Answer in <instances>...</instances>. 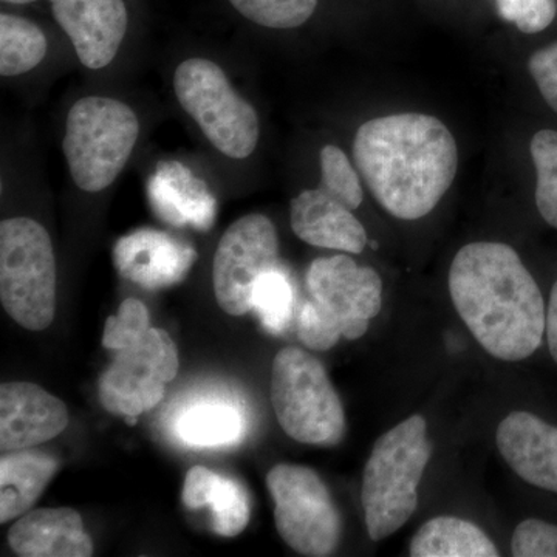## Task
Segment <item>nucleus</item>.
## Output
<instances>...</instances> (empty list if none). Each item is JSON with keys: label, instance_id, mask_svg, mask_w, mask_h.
I'll use <instances>...</instances> for the list:
<instances>
[{"label": "nucleus", "instance_id": "22", "mask_svg": "<svg viewBox=\"0 0 557 557\" xmlns=\"http://www.w3.org/2000/svg\"><path fill=\"white\" fill-rule=\"evenodd\" d=\"M47 54V38L35 22L3 13L0 16V75H24Z\"/></svg>", "mask_w": 557, "mask_h": 557}, {"label": "nucleus", "instance_id": "7", "mask_svg": "<svg viewBox=\"0 0 557 557\" xmlns=\"http://www.w3.org/2000/svg\"><path fill=\"white\" fill-rule=\"evenodd\" d=\"M0 300L21 327L49 329L57 313V259L50 234L36 220L0 223Z\"/></svg>", "mask_w": 557, "mask_h": 557}, {"label": "nucleus", "instance_id": "9", "mask_svg": "<svg viewBox=\"0 0 557 557\" xmlns=\"http://www.w3.org/2000/svg\"><path fill=\"white\" fill-rule=\"evenodd\" d=\"M278 536L302 556L325 557L339 547L343 519L318 472L276 465L267 475Z\"/></svg>", "mask_w": 557, "mask_h": 557}, {"label": "nucleus", "instance_id": "3", "mask_svg": "<svg viewBox=\"0 0 557 557\" xmlns=\"http://www.w3.org/2000/svg\"><path fill=\"white\" fill-rule=\"evenodd\" d=\"M307 287L311 300L300 309L298 336L310 350H330L341 338H361L383 307L380 274L346 255L313 260Z\"/></svg>", "mask_w": 557, "mask_h": 557}, {"label": "nucleus", "instance_id": "16", "mask_svg": "<svg viewBox=\"0 0 557 557\" xmlns=\"http://www.w3.org/2000/svg\"><path fill=\"white\" fill-rule=\"evenodd\" d=\"M196 251L157 231L143 230L123 237L115 247L116 270L148 289L171 287L188 273Z\"/></svg>", "mask_w": 557, "mask_h": 557}, {"label": "nucleus", "instance_id": "8", "mask_svg": "<svg viewBox=\"0 0 557 557\" xmlns=\"http://www.w3.org/2000/svg\"><path fill=\"white\" fill-rule=\"evenodd\" d=\"M175 97L208 141L233 160L255 153L260 138L256 109L231 86L215 62L190 58L175 69Z\"/></svg>", "mask_w": 557, "mask_h": 557}, {"label": "nucleus", "instance_id": "5", "mask_svg": "<svg viewBox=\"0 0 557 557\" xmlns=\"http://www.w3.org/2000/svg\"><path fill=\"white\" fill-rule=\"evenodd\" d=\"M270 397L277 423L295 442L335 446L346 434V413L327 370L302 348L277 351L271 368Z\"/></svg>", "mask_w": 557, "mask_h": 557}, {"label": "nucleus", "instance_id": "21", "mask_svg": "<svg viewBox=\"0 0 557 557\" xmlns=\"http://www.w3.org/2000/svg\"><path fill=\"white\" fill-rule=\"evenodd\" d=\"M177 434L197 448L234 445L244 437L245 418L228 403H197L180 416Z\"/></svg>", "mask_w": 557, "mask_h": 557}, {"label": "nucleus", "instance_id": "24", "mask_svg": "<svg viewBox=\"0 0 557 557\" xmlns=\"http://www.w3.org/2000/svg\"><path fill=\"white\" fill-rule=\"evenodd\" d=\"M321 163V183L319 189L324 190L333 200L357 211L364 199L361 180L346 152L338 146L327 145L319 152Z\"/></svg>", "mask_w": 557, "mask_h": 557}, {"label": "nucleus", "instance_id": "20", "mask_svg": "<svg viewBox=\"0 0 557 557\" xmlns=\"http://www.w3.org/2000/svg\"><path fill=\"white\" fill-rule=\"evenodd\" d=\"M412 557H497L494 542L468 520L440 516L424 523L410 542Z\"/></svg>", "mask_w": 557, "mask_h": 557}, {"label": "nucleus", "instance_id": "4", "mask_svg": "<svg viewBox=\"0 0 557 557\" xmlns=\"http://www.w3.org/2000/svg\"><path fill=\"white\" fill-rule=\"evenodd\" d=\"M429 460L428 423L421 416L409 417L376 440L366 463L361 491L372 541L392 536L412 518Z\"/></svg>", "mask_w": 557, "mask_h": 557}, {"label": "nucleus", "instance_id": "31", "mask_svg": "<svg viewBox=\"0 0 557 557\" xmlns=\"http://www.w3.org/2000/svg\"><path fill=\"white\" fill-rule=\"evenodd\" d=\"M545 332H547L549 354L557 364V281L553 285L552 296H549Z\"/></svg>", "mask_w": 557, "mask_h": 557}, {"label": "nucleus", "instance_id": "14", "mask_svg": "<svg viewBox=\"0 0 557 557\" xmlns=\"http://www.w3.org/2000/svg\"><path fill=\"white\" fill-rule=\"evenodd\" d=\"M497 448L530 485L557 494V428L530 412H512L498 424Z\"/></svg>", "mask_w": 557, "mask_h": 557}, {"label": "nucleus", "instance_id": "29", "mask_svg": "<svg viewBox=\"0 0 557 557\" xmlns=\"http://www.w3.org/2000/svg\"><path fill=\"white\" fill-rule=\"evenodd\" d=\"M511 553L516 557H557V525L523 520L512 534Z\"/></svg>", "mask_w": 557, "mask_h": 557}, {"label": "nucleus", "instance_id": "19", "mask_svg": "<svg viewBox=\"0 0 557 557\" xmlns=\"http://www.w3.org/2000/svg\"><path fill=\"white\" fill-rule=\"evenodd\" d=\"M58 469L60 461L40 450L7 453L0 460V523L30 511Z\"/></svg>", "mask_w": 557, "mask_h": 557}, {"label": "nucleus", "instance_id": "15", "mask_svg": "<svg viewBox=\"0 0 557 557\" xmlns=\"http://www.w3.org/2000/svg\"><path fill=\"white\" fill-rule=\"evenodd\" d=\"M293 233L311 247L359 255L368 247V233L354 211L324 190L307 189L289 205Z\"/></svg>", "mask_w": 557, "mask_h": 557}, {"label": "nucleus", "instance_id": "17", "mask_svg": "<svg viewBox=\"0 0 557 557\" xmlns=\"http://www.w3.org/2000/svg\"><path fill=\"white\" fill-rule=\"evenodd\" d=\"M9 545L22 557H90L94 544L72 508L30 509L10 528Z\"/></svg>", "mask_w": 557, "mask_h": 557}, {"label": "nucleus", "instance_id": "2", "mask_svg": "<svg viewBox=\"0 0 557 557\" xmlns=\"http://www.w3.org/2000/svg\"><path fill=\"white\" fill-rule=\"evenodd\" d=\"M449 293L458 317L491 357L522 361L541 346L544 298L509 245L474 242L461 248L450 263Z\"/></svg>", "mask_w": 557, "mask_h": 557}, {"label": "nucleus", "instance_id": "25", "mask_svg": "<svg viewBox=\"0 0 557 557\" xmlns=\"http://www.w3.org/2000/svg\"><path fill=\"white\" fill-rule=\"evenodd\" d=\"M230 3L245 20L274 30L300 27L318 7V0H230Z\"/></svg>", "mask_w": 557, "mask_h": 557}, {"label": "nucleus", "instance_id": "26", "mask_svg": "<svg viewBox=\"0 0 557 557\" xmlns=\"http://www.w3.org/2000/svg\"><path fill=\"white\" fill-rule=\"evenodd\" d=\"M252 310L271 333L284 332L293 313V289L277 269L259 278L252 296Z\"/></svg>", "mask_w": 557, "mask_h": 557}, {"label": "nucleus", "instance_id": "11", "mask_svg": "<svg viewBox=\"0 0 557 557\" xmlns=\"http://www.w3.org/2000/svg\"><path fill=\"white\" fill-rule=\"evenodd\" d=\"M276 226L267 215L237 219L220 237L212 262V287L220 309L231 317L252 310L259 278L277 269Z\"/></svg>", "mask_w": 557, "mask_h": 557}, {"label": "nucleus", "instance_id": "32", "mask_svg": "<svg viewBox=\"0 0 557 557\" xmlns=\"http://www.w3.org/2000/svg\"><path fill=\"white\" fill-rule=\"evenodd\" d=\"M2 2L16 3V5H25V3H33L36 0H2Z\"/></svg>", "mask_w": 557, "mask_h": 557}, {"label": "nucleus", "instance_id": "23", "mask_svg": "<svg viewBox=\"0 0 557 557\" xmlns=\"http://www.w3.org/2000/svg\"><path fill=\"white\" fill-rule=\"evenodd\" d=\"M530 152L537 175L539 214L557 230V132L539 131L531 139Z\"/></svg>", "mask_w": 557, "mask_h": 557}, {"label": "nucleus", "instance_id": "6", "mask_svg": "<svg viewBox=\"0 0 557 557\" xmlns=\"http://www.w3.org/2000/svg\"><path fill=\"white\" fill-rule=\"evenodd\" d=\"M138 137L137 113L124 102L106 97L76 101L62 143L75 185L91 194L108 189L126 168Z\"/></svg>", "mask_w": 557, "mask_h": 557}, {"label": "nucleus", "instance_id": "13", "mask_svg": "<svg viewBox=\"0 0 557 557\" xmlns=\"http://www.w3.org/2000/svg\"><path fill=\"white\" fill-rule=\"evenodd\" d=\"M69 409L46 388L25 381L0 386V449H32L69 426Z\"/></svg>", "mask_w": 557, "mask_h": 557}, {"label": "nucleus", "instance_id": "1", "mask_svg": "<svg viewBox=\"0 0 557 557\" xmlns=\"http://www.w3.org/2000/svg\"><path fill=\"white\" fill-rule=\"evenodd\" d=\"M355 166L388 214L418 220L431 214L456 180V138L437 116L397 113L359 127Z\"/></svg>", "mask_w": 557, "mask_h": 557}, {"label": "nucleus", "instance_id": "18", "mask_svg": "<svg viewBox=\"0 0 557 557\" xmlns=\"http://www.w3.org/2000/svg\"><path fill=\"white\" fill-rule=\"evenodd\" d=\"M182 500L189 509L209 507L212 530L222 537L239 536L251 518L245 487L237 480L223 478L200 465L190 468L186 474Z\"/></svg>", "mask_w": 557, "mask_h": 557}, {"label": "nucleus", "instance_id": "28", "mask_svg": "<svg viewBox=\"0 0 557 557\" xmlns=\"http://www.w3.org/2000/svg\"><path fill=\"white\" fill-rule=\"evenodd\" d=\"M498 16L527 35L544 32L557 14L556 0H497Z\"/></svg>", "mask_w": 557, "mask_h": 557}, {"label": "nucleus", "instance_id": "30", "mask_svg": "<svg viewBox=\"0 0 557 557\" xmlns=\"http://www.w3.org/2000/svg\"><path fill=\"white\" fill-rule=\"evenodd\" d=\"M528 70L544 100L557 113V42L537 50L528 61Z\"/></svg>", "mask_w": 557, "mask_h": 557}, {"label": "nucleus", "instance_id": "12", "mask_svg": "<svg viewBox=\"0 0 557 557\" xmlns=\"http://www.w3.org/2000/svg\"><path fill=\"white\" fill-rule=\"evenodd\" d=\"M54 21L72 40L84 67L104 69L115 60L129 25L124 0H50Z\"/></svg>", "mask_w": 557, "mask_h": 557}, {"label": "nucleus", "instance_id": "27", "mask_svg": "<svg viewBox=\"0 0 557 557\" xmlns=\"http://www.w3.org/2000/svg\"><path fill=\"white\" fill-rule=\"evenodd\" d=\"M150 329L148 307L139 299L123 300L119 313L106 321L102 347L119 351L137 344Z\"/></svg>", "mask_w": 557, "mask_h": 557}, {"label": "nucleus", "instance_id": "10", "mask_svg": "<svg viewBox=\"0 0 557 557\" xmlns=\"http://www.w3.org/2000/svg\"><path fill=\"white\" fill-rule=\"evenodd\" d=\"M180 369L177 346L170 333L150 327L134 346L116 351L100 379L102 408L134 424L163 399Z\"/></svg>", "mask_w": 557, "mask_h": 557}]
</instances>
